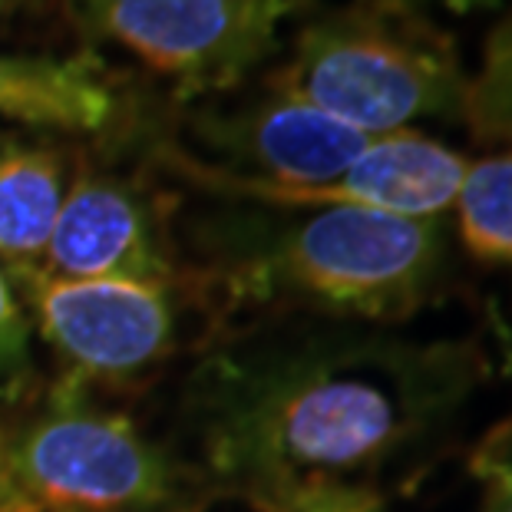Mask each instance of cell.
I'll return each instance as SVG.
<instances>
[{
    "instance_id": "cell-17",
    "label": "cell",
    "mask_w": 512,
    "mask_h": 512,
    "mask_svg": "<svg viewBox=\"0 0 512 512\" xmlns=\"http://www.w3.org/2000/svg\"><path fill=\"white\" fill-rule=\"evenodd\" d=\"M390 4L417 10V14H427L430 7L450 10V14H473V10H493L499 4H506V0H390Z\"/></svg>"
},
{
    "instance_id": "cell-5",
    "label": "cell",
    "mask_w": 512,
    "mask_h": 512,
    "mask_svg": "<svg viewBox=\"0 0 512 512\" xmlns=\"http://www.w3.org/2000/svg\"><path fill=\"white\" fill-rule=\"evenodd\" d=\"M83 37L116 43L185 96L238 86L311 0H63Z\"/></svg>"
},
{
    "instance_id": "cell-18",
    "label": "cell",
    "mask_w": 512,
    "mask_h": 512,
    "mask_svg": "<svg viewBox=\"0 0 512 512\" xmlns=\"http://www.w3.org/2000/svg\"><path fill=\"white\" fill-rule=\"evenodd\" d=\"M27 4H37V0H0V20H4L7 14H14V10L27 7Z\"/></svg>"
},
{
    "instance_id": "cell-9",
    "label": "cell",
    "mask_w": 512,
    "mask_h": 512,
    "mask_svg": "<svg viewBox=\"0 0 512 512\" xmlns=\"http://www.w3.org/2000/svg\"><path fill=\"white\" fill-rule=\"evenodd\" d=\"M43 275L172 285L176 258L159 199L116 172L80 169L53 225Z\"/></svg>"
},
{
    "instance_id": "cell-10",
    "label": "cell",
    "mask_w": 512,
    "mask_h": 512,
    "mask_svg": "<svg viewBox=\"0 0 512 512\" xmlns=\"http://www.w3.org/2000/svg\"><path fill=\"white\" fill-rule=\"evenodd\" d=\"M123 113V80L100 53H0V119L47 133H106Z\"/></svg>"
},
{
    "instance_id": "cell-16",
    "label": "cell",
    "mask_w": 512,
    "mask_h": 512,
    "mask_svg": "<svg viewBox=\"0 0 512 512\" xmlns=\"http://www.w3.org/2000/svg\"><path fill=\"white\" fill-rule=\"evenodd\" d=\"M281 512H384V496L377 493H321L301 499Z\"/></svg>"
},
{
    "instance_id": "cell-3",
    "label": "cell",
    "mask_w": 512,
    "mask_h": 512,
    "mask_svg": "<svg viewBox=\"0 0 512 512\" xmlns=\"http://www.w3.org/2000/svg\"><path fill=\"white\" fill-rule=\"evenodd\" d=\"M466 80L450 34L427 14L354 0L308 20L268 86L364 136H387L417 119H463Z\"/></svg>"
},
{
    "instance_id": "cell-2",
    "label": "cell",
    "mask_w": 512,
    "mask_h": 512,
    "mask_svg": "<svg viewBox=\"0 0 512 512\" xmlns=\"http://www.w3.org/2000/svg\"><path fill=\"white\" fill-rule=\"evenodd\" d=\"M212 275L219 308L308 311L344 324H394L420 311L440 285L446 235L440 219L374 209L311 215H242L215 225Z\"/></svg>"
},
{
    "instance_id": "cell-6",
    "label": "cell",
    "mask_w": 512,
    "mask_h": 512,
    "mask_svg": "<svg viewBox=\"0 0 512 512\" xmlns=\"http://www.w3.org/2000/svg\"><path fill=\"white\" fill-rule=\"evenodd\" d=\"M159 159L172 176L192 182L195 189L248 199L275 209H374L403 219H440L456 205L460 185L466 179V162L460 152L443 146L440 139L423 136L417 129H397V133L374 136L367 149L331 182L318 185H271L232 172L212 169L195 162L182 146L166 143Z\"/></svg>"
},
{
    "instance_id": "cell-7",
    "label": "cell",
    "mask_w": 512,
    "mask_h": 512,
    "mask_svg": "<svg viewBox=\"0 0 512 512\" xmlns=\"http://www.w3.org/2000/svg\"><path fill=\"white\" fill-rule=\"evenodd\" d=\"M27 291L40 334L73 367L76 380L133 384L179 347L172 285L152 281H76L34 275Z\"/></svg>"
},
{
    "instance_id": "cell-11",
    "label": "cell",
    "mask_w": 512,
    "mask_h": 512,
    "mask_svg": "<svg viewBox=\"0 0 512 512\" xmlns=\"http://www.w3.org/2000/svg\"><path fill=\"white\" fill-rule=\"evenodd\" d=\"M76 156L53 139L0 129V265L14 285L43 271Z\"/></svg>"
},
{
    "instance_id": "cell-4",
    "label": "cell",
    "mask_w": 512,
    "mask_h": 512,
    "mask_svg": "<svg viewBox=\"0 0 512 512\" xmlns=\"http://www.w3.org/2000/svg\"><path fill=\"white\" fill-rule=\"evenodd\" d=\"M192 479L123 413L67 377L7 437L0 512H176Z\"/></svg>"
},
{
    "instance_id": "cell-8",
    "label": "cell",
    "mask_w": 512,
    "mask_h": 512,
    "mask_svg": "<svg viewBox=\"0 0 512 512\" xmlns=\"http://www.w3.org/2000/svg\"><path fill=\"white\" fill-rule=\"evenodd\" d=\"M192 139L219 156L202 166L271 185H318L351 169L374 136L268 86L265 96L235 110L195 113Z\"/></svg>"
},
{
    "instance_id": "cell-19",
    "label": "cell",
    "mask_w": 512,
    "mask_h": 512,
    "mask_svg": "<svg viewBox=\"0 0 512 512\" xmlns=\"http://www.w3.org/2000/svg\"><path fill=\"white\" fill-rule=\"evenodd\" d=\"M4 450H7V433L0 430V473H4Z\"/></svg>"
},
{
    "instance_id": "cell-15",
    "label": "cell",
    "mask_w": 512,
    "mask_h": 512,
    "mask_svg": "<svg viewBox=\"0 0 512 512\" xmlns=\"http://www.w3.org/2000/svg\"><path fill=\"white\" fill-rule=\"evenodd\" d=\"M473 473L483 479V512H512V413L479 443Z\"/></svg>"
},
{
    "instance_id": "cell-13",
    "label": "cell",
    "mask_w": 512,
    "mask_h": 512,
    "mask_svg": "<svg viewBox=\"0 0 512 512\" xmlns=\"http://www.w3.org/2000/svg\"><path fill=\"white\" fill-rule=\"evenodd\" d=\"M463 119L479 143L512 146V10L489 30L479 73L466 80Z\"/></svg>"
},
{
    "instance_id": "cell-1",
    "label": "cell",
    "mask_w": 512,
    "mask_h": 512,
    "mask_svg": "<svg viewBox=\"0 0 512 512\" xmlns=\"http://www.w3.org/2000/svg\"><path fill=\"white\" fill-rule=\"evenodd\" d=\"M483 377L466 341H410L361 324L255 334L192 374L185 423L199 483L258 512L321 493H377L417 460Z\"/></svg>"
},
{
    "instance_id": "cell-14",
    "label": "cell",
    "mask_w": 512,
    "mask_h": 512,
    "mask_svg": "<svg viewBox=\"0 0 512 512\" xmlns=\"http://www.w3.org/2000/svg\"><path fill=\"white\" fill-rule=\"evenodd\" d=\"M30 377V318L17 298L14 278L0 265V397L10 400Z\"/></svg>"
},
{
    "instance_id": "cell-12",
    "label": "cell",
    "mask_w": 512,
    "mask_h": 512,
    "mask_svg": "<svg viewBox=\"0 0 512 512\" xmlns=\"http://www.w3.org/2000/svg\"><path fill=\"white\" fill-rule=\"evenodd\" d=\"M456 225L473 258L512 268V149L470 162L456 195Z\"/></svg>"
}]
</instances>
